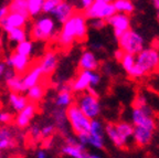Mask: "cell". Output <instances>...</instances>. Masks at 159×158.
<instances>
[{"label": "cell", "instance_id": "3", "mask_svg": "<svg viewBox=\"0 0 159 158\" xmlns=\"http://www.w3.org/2000/svg\"><path fill=\"white\" fill-rule=\"evenodd\" d=\"M135 65L144 77L154 74L159 69V52L155 48H144L135 57Z\"/></svg>", "mask_w": 159, "mask_h": 158}, {"label": "cell", "instance_id": "1", "mask_svg": "<svg viewBox=\"0 0 159 158\" xmlns=\"http://www.w3.org/2000/svg\"><path fill=\"white\" fill-rule=\"evenodd\" d=\"M87 37L86 19L82 12H76L63 23L62 29L57 35V42L63 48H69L75 41L82 42Z\"/></svg>", "mask_w": 159, "mask_h": 158}, {"label": "cell", "instance_id": "44", "mask_svg": "<svg viewBox=\"0 0 159 158\" xmlns=\"http://www.w3.org/2000/svg\"><path fill=\"white\" fill-rule=\"evenodd\" d=\"M35 158H49L48 157V154L45 149H39V151L35 153Z\"/></svg>", "mask_w": 159, "mask_h": 158}, {"label": "cell", "instance_id": "14", "mask_svg": "<svg viewBox=\"0 0 159 158\" xmlns=\"http://www.w3.org/2000/svg\"><path fill=\"white\" fill-rule=\"evenodd\" d=\"M75 12H76V10H75V7L73 3L69 2V1L60 0V2L57 3V6L55 7V9L53 10V12L51 15L55 18V20H57V22L63 25Z\"/></svg>", "mask_w": 159, "mask_h": 158}, {"label": "cell", "instance_id": "26", "mask_svg": "<svg viewBox=\"0 0 159 158\" xmlns=\"http://www.w3.org/2000/svg\"><path fill=\"white\" fill-rule=\"evenodd\" d=\"M73 95L72 92H65V91H60L57 93V97H55L54 104L57 109H67L73 104Z\"/></svg>", "mask_w": 159, "mask_h": 158}, {"label": "cell", "instance_id": "46", "mask_svg": "<svg viewBox=\"0 0 159 158\" xmlns=\"http://www.w3.org/2000/svg\"><path fill=\"white\" fill-rule=\"evenodd\" d=\"M51 146H52V138L50 137V138L44 139V148L50 149L51 148Z\"/></svg>", "mask_w": 159, "mask_h": 158}, {"label": "cell", "instance_id": "5", "mask_svg": "<svg viewBox=\"0 0 159 158\" xmlns=\"http://www.w3.org/2000/svg\"><path fill=\"white\" fill-rule=\"evenodd\" d=\"M115 13H116V10H115L114 5H113V1H109V0H93V3L91 5V7L84 10L83 16L85 17V19H101L107 21Z\"/></svg>", "mask_w": 159, "mask_h": 158}, {"label": "cell", "instance_id": "4", "mask_svg": "<svg viewBox=\"0 0 159 158\" xmlns=\"http://www.w3.org/2000/svg\"><path fill=\"white\" fill-rule=\"evenodd\" d=\"M66 113L67 123L71 126L73 133L75 135H81V134H86L89 131L91 126V119L87 118L84 114L81 112V109L77 107L75 103H73L71 106L65 109Z\"/></svg>", "mask_w": 159, "mask_h": 158}, {"label": "cell", "instance_id": "37", "mask_svg": "<svg viewBox=\"0 0 159 158\" xmlns=\"http://www.w3.org/2000/svg\"><path fill=\"white\" fill-rule=\"evenodd\" d=\"M13 122L12 113L7 111H0V125L7 126Z\"/></svg>", "mask_w": 159, "mask_h": 158}, {"label": "cell", "instance_id": "19", "mask_svg": "<svg viewBox=\"0 0 159 158\" xmlns=\"http://www.w3.org/2000/svg\"><path fill=\"white\" fill-rule=\"evenodd\" d=\"M99 67V62L92 51H85L79 60V67L81 71H96Z\"/></svg>", "mask_w": 159, "mask_h": 158}, {"label": "cell", "instance_id": "9", "mask_svg": "<svg viewBox=\"0 0 159 158\" xmlns=\"http://www.w3.org/2000/svg\"><path fill=\"white\" fill-rule=\"evenodd\" d=\"M61 151L71 158H89V155L84 146L79 143L77 138L70 135L65 136V144L62 146Z\"/></svg>", "mask_w": 159, "mask_h": 158}, {"label": "cell", "instance_id": "11", "mask_svg": "<svg viewBox=\"0 0 159 158\" xmlns=\"http://www.w3.org/2000/svg\"><path fill=\"white\" fill-rule=\"evenodd\" d=\"M5 64L9 69H12L16 74L22 75L25 74L28 70L30 69V58L23 57L17 52H13L6 58Z\"/></svg>", "mask_w": 159, "mask_h": 158}, {"label": "cell", "instance_id": "29", "mask_svg": "<svg viewBox=\"0 0 159 158\" xmlns=\"http://www.w3.org/2000/svg\"><path fill=\"white\" fill-rule=\"evenodd\" d=\"M113 5L116 10V13H124V15H130L134 12L135 6L129 0H115L113 1Z\"/></svg>", "mask_w": 159, "mask_h": 158}, {"label": "cell", "instance_id": "47", "mask_svg": "<svg viewBox=\"0 0 159 158\" xmlns=\"http://www.w3.org/2000/svg\"><path fill=\"white\" fill-rule=\"evenodd\" d=\"M152 5H154L155 9L157 10V12H159V0H154V1H152Z\"/></svg>", "mask_w": 159, "mask_h": 158}, {"label": "cell", "instance_id": "45", "mask_svg": "<svg viewBox=\"0 0 159 158\" xmlns=\"http://www.w3.org/2000/svg\"><path fill=\"white\" fill-rule=\"evenodd\" d=\"M6 70H7V65L5 64V62L0 61V77H3Z\"/></svg>", "mask_w": 159, "mask_h": 158}, {"label": "cell", "instance_id": "13", "mask_svg": "<svg viewBox=\"0 0 159 158\" xmlns=\"http://www.w3.org/2000/svg\"><path fill=\"white\" fill-rule=\"evenodd\" d=\"M57 64H59V57H57V52L52 51V50L45 52L44 55L40 59L39 63H38L40 70L42 72V75H47V77L54 73Z\"/></svg>", "mask_w": 159, "mask_h": 158}, {"label": "cell", "instance_id": "33", "mask_svg": "<svg viewBox=\"0 0 159 158\" xmlns=\"http://www.w3.org/2000/svg\"><path fill=\"white\" fill-rule=\"evenodd\" d=\"M43 0H28V15L30 17H37L42 12Z\"/></svg>", "mask_w": 159, "mask_h": 158}, {"label": "cell", "instance_id": "40", "mask_svg": "<svg viewBox=\"0 0 159 158\" xmlns=\"http://www.w3.org/2000/svg\"><path fill=\"white\" fill-rule=\"evenodd\" d=\"M106 26V21L104 20H101V19H94V20H91V27L93 29H96V30H101Z\"/></svg>", "mask_w": 159, "mask_h": 158}, {"label": "cell", "instance_id": "34", "mask_svg": "<svg viewBox=\"0 0 159 158\" xmlns=\"http://www.w3.org/2000/svg\"><path fill=\"white\" fill-rule=\"evenodd\" d=\"M120 63H122L123 69L127 72V74H129L130 71L133 70V67H135V55L125 53L123 59L120 60Z\"/></svg>", "mask_w": 159, "mask_h": 158}, {"label": "cell", "instance_id": "36", "mask_svg": "<svg viewBox=\"0 0 159 158\" xmlns=\"http://www.w3.org/2000/svg\"><path fill=\"white\" fill-rule=\"evenodd\" d=\"M55 126L53 124H47V125L41 127V138H50L53 134L55 133Z\"/></svg>", "mask_w": 159, "mask_h": 158}, {"label": "cell", "instance_id": "12", "mask_svg": "<svg viewBox=\"0 0 159 158\" xmlns=\"http://www.w3.org/2000/svg\"><path fill=\"white\" fill-rule=\"evenodd\" d=\"M106 22L112 26L116 39L120 38L126 31L130 30V19L128 16L124 13H115Z\"/></svg>", "mask_w": 159, "mask_h": 158}, {"label": "cell", "instance_id": "24", "mask_svg": "<svg viewBox=\"0 0 159 158\" xmlns=\"http://www.w3.org/2000/svg\"><path fill=\"white\" fill-rule=\"evenodd\" d=\"M45 93V87L43 84L39 83L34 86L30 87L27 91V95L25 97L28 99V101H30V103H34L37 104L38 102H40L43 99Z\"/></svg>", "mask_w": 159, "mask_h": 158}, {"label": "cell", "instance_id": "39", "mask_svg": "<svg viewBox=\"0 0 159 158\" xmlns=\"http://www.w3.org/2000/svg\"><path fill=\"white\" fill-rule=\"evenodd\" d=\"M102 77L99 73H97L96 71H93L91 74V87H96L99 83H101Z\"/></svg>", "mask_w": 159, "mask_h": 158}, {"label": "cell", "instance_id": "18", "mask_svg": "<svg viewBox=\"0 0 159 158\" xmlns=\"http://www.w3.org/2000/svg\"><path fill=\"white\" fill-rule=\"evenodd\" d=\"M41 77H42V72L40 70L39 65L35 64L32 67H30L27 71V73L22 77V83H23V87H25V92H27L30 87L39 84L40 81H41Z\"/></svg>", "mask_w": 159, "mask_h": 158}, {"label": "cell", "instance_id": "43", "mask_svg": "<svg viewBox=\"0 0 159 158\" xmlns=\"http://www.w3.org/2000/svg\"><path fill=\"white\" fill-rule=\"evenodd\" d=\"M125 52L122 51L120 49H117L116 51L114 52V57H115V60H117V61L120 62V60L123 59V57H124Z\"/></svg>", "mask_w": 159, "mask_h": 158}, {"label": "cell", "instance_id": "31", "mask_svg": "<svg viewBox=\"0 0 159 158\" xmlns=\"http://www.w3.org/2000/svg\"><path fill=\"white\" fill-rule=\"evenodd\" d=\"M7 35H8V40L11 43L19 44V43L27 40V30L25 28H17V29H13L10 32H8Z\"/></svg>", "mask_w": 159, "mask_h": 158}, {"label": "cell", "instance_id": "17", "mask_svg": "<svg viewBox=\"0 0 159 158\" xmlns=\"http://www.w3.org/2000/svg\"><path fill=\"white\" fill-rule=\"evenodd\" d=\"M16 146L17 138L12 129H10L8 126H0V154L15 148Z\"/></svg>", "mask_w": 159, "mask_h": 158}, {"label": "cell", "instance_id": "23", "mask_svg": "<svg viewBox=\"0 0 159 158\" xmlns=\"http://www.w3.org/2000/svg\"><path fill=\"white\" fill-rule=\"evenodd\" d=\"M52 116L53 121L55 126V129L57 131L62 132V133H66L67 131V118H66V113H65V109H55L52 112Z\"/></svg>", "mask_w": 159, "mask_h": 158}, {"label": "cell", "instance_id": "32", "mask_svg": "<svg viewBox=\"0 0 159 158\" xmlns=\"http://www.w3.org/2000/svg\"><path fill=\"white\" fill-rule=\"evenodd\" d=\"M33 50H34V45H33V42L31 40H25V41L21 42L19 44L16 45L15 52L19 53V54L23 55V57L30 58V55L33 53Z\"/></svg>", "mask_w": 159, "mask_h": 158}, {"label": "cell", "instance_id": "15", "mask_svg": "<svg viewBox=\"0 0 159 158\" xmlns=\"http://www.w3.org/2000/svg\"><path fill=\"white\" fill-rule=\"evenodd\" d=\"M35 113H37V104L34 103H28V105L18 113V115L16 116L15 123L16 126L20 129L27 128L30 125L32 118L34 117Z\"/></svg>", "mask_w": 159, "mask_h": 158}, {"label": "cell", "instance_id": "2", "mask_svg": "<svg viewBox=\"0 0 159 158\" xmlns=\"http://www.w3.org/2000/svg\"><path fill=\"white\" fill-rule=\"evenodd\" d=\"M30 35L34 41H49L57 35V25L53 18L41 16L33 22Z\"/></svg>", "mask_w": 159, "mask_h": 158}, {"label": "cell", "instance_id": "10", "mask_svg": "<svg viewBox=\"0 0 159 158\" xmlns=\"http://www.w3.org/2000/svg\"><path fill=\"white\" fill-rule=\"evenodd\" d=\"M104 126L98 119H92L89 131V145L97 149H103L105 146Z\"/></svg>", "mask_w": 159, "mask_h": 158}, {"label": "cell", "instance_id": "22", "mask_svg": "<svg viewBox=\"0 0 159 158\" xmlns=\"http://www.w3.org/2000/svg\"><path fill=\"white\" fill-rule=\"evenodd\" d=\"M152 136H154V132L140 128V127H134L133 139L138 147H145V146L149 145L152 139Z\"/></svg>", "mask_w": 159, "mask_h": 158}, {"label": "cell", "instance_id": "49", "mask_svg": "<svg viewBox=\"0 0 159 158\" xmlns=\"http://www.w3.org/2000/svg\"><path fill=\"white\" fill-rule=\"evenodd\" d=\"M2 47H3V39H2V37L0 35V50L2 49Z\"/></svg>", "mask_w": 159, "mask_h": 158}, {"label": "cell", "instance_id": "35", "mask_svg": "<svg viewBox=\"0 0 159 158\" xmlns=\"http://www.w3.org/2000/svg\"><path fill=\"white\" fill-rule=\"evenodd\" d=\"M59 2L60 0H43L42 12L44 15H51Z\"/></svg>", "mask_w": 159, "mask_h": 158}, {"label": "cell", "instance_id": "8", "mask_svg": "<svg viewBox=\"0 0 159 158\" xmlns=\"http://www.w3.org/2000/svg\"><path fill=\"white\" fill-rule=\"evenodd\" d=\"M132 122V125L134 127H140V128L148 129L150 132H154L155 128H156L154 112L148 105L143 107V109H133Z\"/></svg>", "mask_w": 159, "mask_h": 158}, {"label": "cell", "instance_id": "28", "mask_svg": "<svg viewBox=\"0 0 159 158\" xmlns=\"http://www.w3.org/2000/svg\"><path fill=\"white\" fill-rule=\"evenodd\" d=\"M6 84H7V87L9 89L10 93L22 94L25 92V87H23V83H22V77L21 75L16 74L11 79L6 80Z\"/></svg>", "mask_w": 159, "mask_h": 158}, {"label": "cell", "instance_id": "38", "mask_svg": "<svg viewBox=\"0 0 159 158\" xmlns=\"http://www.w3.org/2000/svg\"><path fill=\"white\" fill-rule=\"evenodd\" d=\"M29 134H30V137L33 141H39L41 138V127L38 124H33V125L30 126Z\"/></svg>", "mask_w": 159, "mask_h": 158}, {"label": "cell", "instance_id": "30", "mask_svg": "<svg viewBox=\"0 0 159 158\" xmlns=\"http://www.w3.org/2000/svg\"><path fill=\"white\" fill-rule=\"evenodd\" d=\"M115 127H116L119 135L122 136L126 142H128V139L133 137V134H134V126H133L132 124L127 123V122H119V123L115 124Z\"/></svg>", "mask_w": 159, "mask_h": 158}, {"label": "cell", "instance_id": "42", "mask_svg": "<svg viewBox=\"0 0 159 158\" xmlns=\"http://www.w3.org/2000/svg\"><path fill=\"white\" fill-rule=\"evenodd\" d=\"M93 3V0H82V1H80V6H81V9L84 11V10H86L87 8L91 7V5Z\"/></svg>", "mask_w": 159, "mask_h": 158}, {"label": "cell", "instance_id": "27", "mask_svg": "<svg viewBox=\"0 0 159 158\" xmlns=\"http://www.w3.org/2000/svg\"><path fill=\"white\" fill-rule=\"evenodd\" d=\"M8 10L9 12L13 13H19V15H22L25 17L29 18L28 15V0H12L8 3Z\"/></svg>", "mask_w": 159, "mask_h": 158}, {"label": "cell", "instance_id": "6", "mask_svg": "<svg viewBox=\"0 0 159 158\" xmlns=\"http://www.w3.org/2000/svg\"><path fill=\"white\" fill-rule=\"evenodd\" d=\"M119 49L127 54H132L136 57L138 53L144 50L145 41L144 38L134 30H128L120 38H118Z\"/></svg>", "mask_w": 159, "mask_h": 158}, {"label": "cell", "instance_id": "21", "mask_svg": "<svg viewBox=\"0 0 159 158\" xmlns=\"http://www.w3.org/2000/svg\"><path fill=\"white\" fill-rule=\"evenodd\" d=\"M104 133L106 134L108 139L114 144V146H116L117 148H127V142L118 134L116 127H115V124L107 123L104 126Z\"/></svg>", "mask_w": 159, "mask_h": 158}, {"label": "cell", "instance_id": "16", "mask_svg": "<svg viewBox=\"0 0 159 158\" xmlns=\"http://www.w3.org/2000/svg\"><path fill=\"white\" fill-rule=\"evenodd\" d=\"M28 18L19 13H13L9 12L7 17L0 22V27L5 32H10L11 30L17 29V28H25L27 25Z\"/></svg>", "mask_w": 159, "mask_h": 158}, {"label": "cell", "instance_id": "20", "mask_svg": "<svg viewBox=\"0 0 159 158\" xmlns=\"http://www.w3.org/2000/svg\"><path fill=\"white\" fill-rule=\"evenodd\" d=\"M91 74L92 71H81L77 77L72 82V92L84 93L91 86Z\"/></svg>", "mask_w": 159, "mask_h": 158}, {"label": "cell", "instance_id": "25", "mask_svg": "<svg viewBox=\"0 0 159 158\" xmlns=\"http://www.w3.org/2000/svg\"><path fill=\"white\" fill-rule=\"evenodd\" d=\"M9 104L10 106L12 107L13 111L18 112L19 113L20 111H22L25 106L28 105L29 101L28 99L22 95V94H17V93H10L9 94Z\"/></svg>", "mask_w": 159, "mask_h": 158}, {"label": "cell", "instance_id": "48", "mask_svg": "<svg viewBox=\"0 0 159 158\" xmlns=\"http://www.w3.org/2000/svg\"><path fill=\"white\" fill-rule=\"evenodd\" d=\"M89 158H102L101 155H97V154H89Z\"/></svg>", "mask_w": 159, "mask_h": 158}, {"label": "cell", "instance_id": "7", "mask_svg": "<svg viewBox=\"0 0 159 158\" xmlns=\"http://www.w3.org/2000/svg\"><path fill=\"white\" fill-rule=\"evenodd\" d=\"M75 104L81 109V112L91 121L92 119H97V117L101 114V109H101V104H99L98 99L89 95L86 92L80 94Z\"/></svg>", "mask_w": 159, "mask_h": 158}, {"label": "cell", "instance_id": "41", "mask_svg": "<svg viewBox=\"0 0 159 158\" xmlns=\"http://www.w3.org/2000/svg\"><path fill=\"white\" fill-rule=\"evenodd\" d=\"M9 13V10H8V6L7 5H3L0 7V22L7 17V15Z\"/></svg>", "mask_w": 159, "mask_h": 158}, {"label": "cell", "instance_id": "50", "mask_svg": "<svg viewBox=\"0 0 159 158\" xmlns=\"http://www.w3.org/2000/svg\"><path fill=\"white\" fill-rule=\"evenodd\" d=\"M157 20L159 21V12H157Z\"/></svg>", "mask_w": 159, "mask_h": 158}]
</instances>
